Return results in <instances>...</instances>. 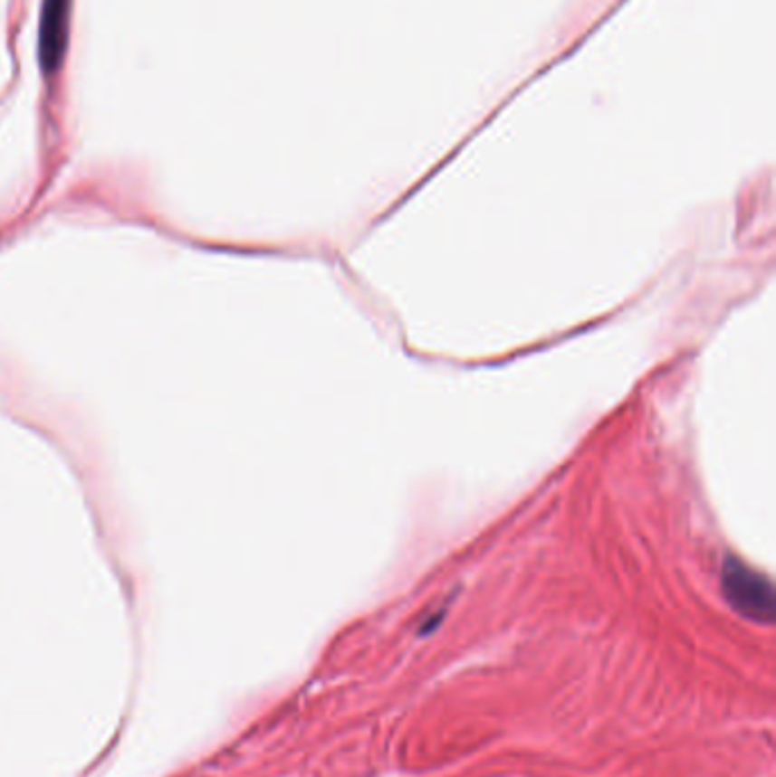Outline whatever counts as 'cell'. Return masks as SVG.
<instances>
[{"instance_id": "obj_1", "label": "cell", "mask_w": 776, "mask_h": 777, "mask_svg": "<svg viewBox=\"0 0 776 777\" xmlns=\"http://www.w3.org/2000/svg\"><path fill=\"white\" fill-rule=\"evenodd\" d=\"M722 592L726 602L744 619L761 625L774 623L771 582L740 559L729 557L722 568Z\"/></svg>"}, {"instance_id": "obj_2", "label": "cell", "mask_w": 776, "mask_h": 777, "mask_svg": "<svg viewBox=\"0 0 776 777\" xmlns=\"http://www.w3.org/2000/svg\"><path fill=\"white\" fill-rule=\"evenodd\" d=\"M71 0H43L42 28H39V60L48 75L55 73L64 60L69 42Z\"/></svg>"}]
</instances>
